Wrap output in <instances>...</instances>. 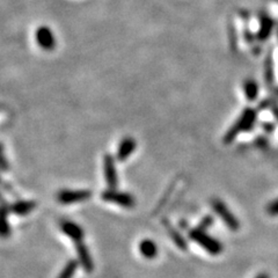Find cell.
<instances>
[{"instance_id":"obj_1","label":"cell","mask_w":278,"mask_h":278,"mask_svg":"<svg viewBox=\"0 0 278 278\" xmlns=\"http://www.w3.org/2000/svg\"><path fill=\"white\" fill-rule=\"evenodd\" d=\"M256 117H257V113L255 109H253V108H246V109L242 111V114L239 116V118L236 119L233 126L228 129L223 138V143L226 145L231 144L232 142H234V139L240 134L251 131L252 129L254 128Z\"/></svg>"},{"instance_id":"obj_2","label":"cell","mask_w":278,"mask_h":278,"mask_svg":"<svg viewBox=\"0 0 278 278\" xmlns=\"http://www.w3.org/2000/svg\"><path fill=\"white\" fill-rule=\"evenodd\" d=\"M189 238L193 240L194 242L200 244L202 248L209 253L211 255H219L223 252V244L206 233V231L201 230V228H194V230L189 231Z\"/></svg>"},{"instance_id":"obj_3","label":"cell","mask_w":278,"mask_h":278,"mask_svg":"<svg viewBox=\"0 0 278 278\" xmlns=\"http://www.w3.org/2000/svg\"><path fill=\"white\" fill-rule=\"evenodd\" d=\"M101 200L108 203L126 207V209H132L136 206V200L131 194L117 192L116 189H107L101 194Z\"/></svg>"},{"instance_id":"obj_4","label":"cell","mask_w":278,"mask_h":278,"mask_svg":"<svg viewBox=\"0 0 278 278\" xmlns=\"http://www.w3.org/2000/svg\"><path fill=\"white\" fill-rule=\"evenodd\" d=\"M90 197H92V192L88 189H63L57 194V201L63 205L85 202Z\"/></svg>"},{"instance_id":"obj_5","label":"cell","mask_w":278,"mask_h":278,"mask_svg":"<svg viewBox=\"0 0 278 278\" xmlns=\"http://www.w3.org/2000/svg\"><path fill=\"white\" fill-rule=\"evenodd\" d=\"M211 207L218 214V217L225 223V225L232 231H238L240 227L239 221L235 215L231 212L230 209L226 206L225 203L219 200V198H213L211 200Z\"/></svg>"},{"instance_id":"obj_6","label":"cell","mask_w":278,"mask_h":278,"mask_svg":"<svg viewBox=\"0 0 278 278\" xmlns=\"http://www.w3.org/2000/svg\"><path fill=\"white\" fill-rule=\"evenodd\" d=\"M35 40L39 47L45 51H52L56 48L57 41L52 30L47 26H41L36 29Z\"/></svg>"},{"instance_id":"obj_7","label":"cell","mask_w":278,"mask_h":278,"mask_svg":"<svg viewBox=\"0 0 278 278\" xmlns=\"http://www.w3.org/2000/svg\"><path fill=\"white\" fill-rule=\"evenodd\" d=\"M103 172H105V178L109 189H116L118 184L117 171H116L115 158L111 155H106L103 158Z\"/></svg>"},{"instance_id":"obj_8","label":"cell","mask_w":278,"mask_h":278,"mask_svg":"<svg viewBox=\"0 0 278 278\" xmlns=\"http://www.w3.org/2000/svg\"><path fill=\"white\" fill-rule=\"evenodd\" d=\"M60 231L63 232L65 235H68L73 242H82V240L85 239V232L82 230L80 225H78L77 223L72 221H60L59 223Z\"/></svg>"},{"instance_id":"obj_9","label":"cell","mask_w":278,"mask_h":278,"mask_svg":"<svg viewBox=\"0 0 278 278\" xmlns=\"http://www.w3.org/2000/svg\"><path fill=\"white\" fill-rule=\"evenodd\" d=\"M76 250L79 264L84 268L87 273H92L94 271V262L92 256H90L88 247L84 242H78L76 243Z\"/></svg>"},{"instance_id":"obj_10","label":"cell","mask_w":278,"mask_h":278,"mask_svg":"<svg viewBox=\"0 0 278 278\" xmlns=\"http://www.w3.org/2000/svg\"><path fill=\"white\" fill-rule=\"evenodd\" d=\"M136 147L137 143L132 137H124L121 140V143L118 144L116 158H117L118 161H126L127 159H129V157L135 152Z\"/></svg>"},{"instance_id":"obj_11","label":"cell","mask_w":278,"mask_h":278,"mask_svg":"<svg viewBox=\"0 0 278 278\" xmlns=\"http://www.w3.org/2000/svg\"><path fill=\"white\" fill-rule=\"evenodd\" d=\"M11 205L6 201L0 202V238H8L11 235V226L8 223V214Z\"/></svg>"},{"instance_id":"obj_12","label":"cell","mask_w":278,"mask_h":278,"mask_svg":"<svg viewBox=\"0 0 278 278\" xmlns=\"http://www.w3.org/2000/svg\"><path fill=\"white\" fill-rule=\"evenodd\" d=\"M36 206L37 203L35 201L19 200L11 205V212L16 215H20V217H23V215H28L29 213H32L36 209Z\"/></svg>"},{"instance_id":"obj_13","label":"cell","mask_w":278,"mask_h":278,"mask_svg":"<svg viewBox=\"0 0 278 278\" xmlns=\"http://www.w3.org/2000/svg\"><path fill=\"white\" fill-rule=\"evenodd\" d=\"M163 225L166 228V231H167L169 236H171L173 242L175 243L181 251L188 250V243H187L184 238L180 234V232H178L176 228L172 225L171 222H169L168 219H163Z\"/></svg>"},{"instance_id":"obj_14","label":"cell","mask_w":278,"mask_h":278,"mask_svg":"<svg viewBox=\"0 0 278 278\" xmlns=\"http://www.w3.org/2000/svg\"><path fill=\"white\" fill-rule=\"evenodd\" d=\"M138 250L145 259L153 260L158 255V246L152 239H143L140 241Z\"/></svg>"},{"instance_id":"obj_15","label":"cell","mask_w":278,"mask_h":278,"mask_svg":"<svg viewBox=\"0 0 278 278\" xmlns=\"http://www.w3.org/2000/svg\"><path fill=\"white\" fill-rule=\"evenodd\" d=\"M243 90L247 100L253 102L256 100L257 95H259V85H257L254 79H247L243 82Z\"/></svg>"},{"instance_id":"obj_16","label":"cell","mask_w":278,"mask_h":278,"mask_svg":"<svg viewBox=\"0 0 278 278\" xmlns=\"http://www.w3.org/2000/svg\"><path fill=\"white\" fill-rule=\"evenodd\" d=\"M264 79L268 87H271L273 85V81H275V71H273V60L271 53H269L264 63Z\"/></svg>"},{"instance_id":"obj_17","label":"cell","mask_w":278,"mask_h":278,"mask_svg":"<svg viewBox=\"0 0 278 278\" xmlns=\"http://www.w3.org/2000/svg\"><path fill=\"white\" fill-rule=\"evenodd\" d=\"M272 21L270 18L268 16H262L261 18V28L259 30V37L257 39L261 41H265L270 35V33L272 30Z\"/></svg>"},{"instance_id":"obj_18","label":"cell","mask_w":278,"mask_h":278,"mask_svg":"<svg viewBox=\"0 0 278 278\" xmlns=\"http://www.w3.org/2000/svg\"><path fill=\"white\" fill-rule=\"evenodd\" d=\"M79 262L77 260H70L69 262L64 265V268L61 269V271L59 272V275L57 276V278H72L74 276V273L77 272Z\"/></svg>"},{"instance_id":"obj_19","label":"cell","mask_w":278,"mask_h":278,"mask_svg":"<svg viewBox=\"0 0 278 278\" xmlns=\"http://www.w3.org/2000/svg\"><path fill=\"white\" fill-rule=\"evenodd\" d=\"M10 169V164L5 157V152H4L3 145L0 144V172H7Z\"/></svg>"},{"instance_id":"obj_20","label":"cell","mask_w":278,"mask_h":278,"mask_svg":"<svg viewBox=\"0 0 278 278\" xmlns=\"http://www.w3.org/2000/svg\"><path fill=\"white\" fill-rule=\"evenodd\" d=\"M213 224V218L211 217V215H206V217H204L202 219V222L200 225H198V228H201V230H204L206 231L207 228H209L211 225Z\"/></svg>"},{"instance_id":"obj_21","label":"cell","mask_w":278,"mask_h":278,"mask_svg":"<svg viewBox=\"0 0 278 278\" xmlns=\"http://www.w3.org/2000/svg\"><path fill=\"white\" fill-rule=\"evenodd\" d=\"M267 212L270 215H278V198L268 205Z\"/></svg>"},{"instance_id":"obj_22","label":"cell","mask_w":278,"mask_h":278,"mask_svg":"<svg viewBox=\"0 0 278 278\" xmlns=\"http://www.w3.org/2000/svg\"><path fill=\"white\" fill-rule=\"evenodd\" d=\"M263 128L265 129V131L268 132H273V130H275V127H273V124H263Z\"/></svg>"},{"instance_id":"obj_23","label":"cell","mask_w":278,"mask_h":278,"mask_svg":"<svg viewBox=\"0 0 278 278\" xmlns=\"http://www.w3.org/2000/svg\"><path fill=\"white\" fill-rule=\"evenodd\" d=\"M255 278H270V276H269L268 273L262 272V273H259V275H257Z\"/></svg>"},{"instance_id":"obj_24","label":"cell","mask_w":278,"mask_h":278,"mask_svg":"<svg viewBox=\"0 0 278 278\" xmlns=\"http://www.w3.org/2000/svg\"><path fill=\"white\" fill-rule=\"evenodd\" d=\"M0 109H2V107H0Z\"/></svg>"},{"instance_id":"obj_25","label":"cell","mask_w":278,"mask_h":278,"mask_svg":"<svg viewBox=\"0 0 278 278\" xmlns=\"http://www.w3.org/2000/svg\"><path fill=\"white\" fill-rule=\"evenodd\" d=\"M277 92H278V90H277Z\"/></svg>"}]
</instances>
